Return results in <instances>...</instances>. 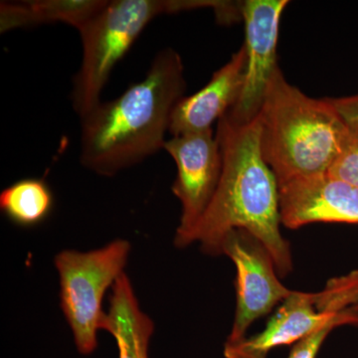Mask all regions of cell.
<instances>
[{
  "label": "cell",
  "instance_id": "52a82bcc",
  "mask_svg": "<svg viewBox=\"0 0 358 358\" xmlns=\"http://www.w3.org/2000/svg\"><path fill=\"white\" fill-rule=\"evenodd\" d=\"M164 150L176 162L173 194L181 203L174 237L178 248L189 246L193 231L208 208L222 173V157L213 129L173 136Z\"/></svg>",
  "mask_w": 358,
  "mask_h": 358
},
{
  "label": "cell",
  "instance_id": "8992f818",
  "mask_svg": "<svg viewBox=\"0 0 358 358\" xmlns=\"http://www.w3.org/2000/svg\"><path fill=\"white\" fill-rule=\"evenodd\" d=\"M221 255L229 257L236 268V310L225 345L247 338L249 327L272 312L294 293L280 281L268 250L248 231H231L224 238Z\"/></svg>",
  "mask_w": 358,
  "mask_h": 358
},
{
  "label": "cell",
  "instance_id": "9a60e30c",
  "mask_svg": "<svg viewBox=\"0 0 358 358\" xmlns=\"http://www.w3.org/2000/svg\"><path fill=\"white\" fill-rule=\"evenodd\" d=\"M358 326L357 313L352 307L346 308L324 326L294 343L288 358H317L329 334L336 327Z\"/></svg>",
  "mask_w": 358,
  "mask_h": 358
},
{
  "label": "cell",
  "instance_id": "7c38bea8",
  "mask_svg": "<svg viewBox=\"0 0 358 358\" xmlns=\"http://www.w3.org/2000/svg\"><path fill=\"white\" fill-rule=\"evenodd\" d=\"M100 329L115 338L119 358H150L154 322L141 310L133 285L124 273L113 286L110 308L103 315Z\"/></svg>",
  "mask_w": 358,
  "mask_h": 358
},
{
  "label": "cell",
  "instance_id": "6da1fadb",
  "mask_svg": "<svg viewBox=\"0 0 358 358\" xmlns=\"http://www.w3.org/2000/svg\"><path fill=\"white\" fill-rule=\"evenodd\" d=\"M259 117L238 124L228 115L218 122L216 138L222 173L215 194L190 237L209 255H221L231 231H248L268 250L280 277L293 271L291 245L282 236L279 183L264 159Z\"/></svg>",
  "mask_w": 358,
  "mask_h": 358
},
{
  "label": "cell",
  "instance_id": "ac0fdd59",
  "mask_svg": "<svg viewBox=\"0 0 358 358\" xmlns=\"http://www.w3.org/2000/svg\"><path fill=\"white\" fill-rule=\"evenodd\" d=\"M352 306L353 308H355V312H357V315H358V280H357V288H355V296H353Z\"/></svg>",
  "mask_w": 358,
  "mask_h": 358
},
{
  "label": "cell",
  "instance_id": "2e32d148",
  "mask_svg": "<svg viewBox=\"0 0 358 358\" xmlns=\"http://www.w3.org/2000/svg\"><path fill=\"white\" fill-rule=\"evenodd\" d=\"M348 126L343 148L327 173L358 187V124Z\"/></svg>",
  "mask_w": 358,
  "mask_h": 358
},
{
  "label": "cell",
  "instance_id": "8fae6325",
  "mask_svg": "<svg viewBox=\"0 0 358 358\" xmlns=\"http://www.w3.org/2000/svg\"><path fill=\"white\" fill-rule=\"evenodd\" d=\"M246 63V49L242 45L203 88L179 101L171 115L169 133L176 136L212 129V124L220 121L239 99Z\"/></svg>",
  "mask_w": 358,
  "mask_h": 358
},
{
  "label": "cell",
  "instance_id": "7a4b0ae2",
  "mask_svg": "<svg viewBox=\"0 0 358 358\" xmlns=\"http://www.w3.org/2000/svg\"><path fill=\"white\" fill-rule=\"evenodd\" d=\"M185 88L180 54L173 48L159 51L141 81L81 120V164L112 176L164 150Z\"/></svg>",
  "mask_w": 358,
  "mask_h": 358
},
{
  "label": "cell",
  "instance_id": "ba28073f",
  "mask_svg": "<svg viewBox=\"0 0 358 358\" xmlns=\"http://www.w3.org/2000/svg\"><path fill=\"white\" fill-rule=\"evenodd\" d=\"M288 0H245L241 20L245 26L247 63L243 89L228 117L248 124L260 114L266 92L278 65L280 23Z\"/></svg>",
  "mask_w": 358,
  "mask_h": 358
},
{
  "label": "cell",
  "instance_id": "5bb4252c",
  "mask_svg": "<svg viewBox=\"0 0 358 358\" xmlns=\"http://www.w3.org/2000/svg\"><path fill=\"white\" fill-rule=\"evenodd\" d=\"M53 207V192L44 179H20L0 193L2 213L20 227L39 225L50 216Z\"/></svg>",
  "mask_w": 358,
  "mask_h": 358
},
{
  "label": "cell",
  "instance_id": "9c48e42d",
  "mask_svg": "<svg viewBox=\"0 0 358 358\" xmlns=\"http://www.w3.org/2000/svg\"><path fill=\"white\" fill-rule=\"evenodd\" d=\"M348 308V301L329 286L317 293L294 291L261 333L224 345V357L268 358L272 350L294 345Z\"/></svg>",
  "mask_w": 358,
  "mask_h": 358
},
{
  "label": "cell",
  "instance_id": "e0dca14e",
  "mask_svg": "<svg viewBox=\"0 0 358 358\" xmlns=\"http://www.w3.org/2000/svg\"><path fill=\"white\" fill-rule=\"evenodd\" d=\"M348 124H358V90L353 95L329 98Z\"/></svg>",
  "mask_w": 358,
  "mask_h": 358
},
{
  "label": "cell",
  "instance_id": "5b68a950",
  "mask_svg": "<svg viewBox=\"0 0 358 358\" xmlns=\"http://www.w3.org/2000/svg\"><path fill=\"white\" fill-rule=\"evenodd\" d=\"M129 252V242L117 239L101 249L66 250L55 257L61 310L80 355H92L98 348L96 334L105 315L103 296L124 274Z\"/></svg>",
  "mask_w": 358,
  "mask_h": 358
},
{
  "label": "cell",
  "instance_id": "4fadbf2b",
  "mask_svg": "<svg viewBox=\"0 0 358 358\" xmlns=\"http://www.w3.org/2000/svg\"><path fill=\"white\" fill-rule=\"evenodd\" d=\"M107 0H28L2 1L1 33L35 26L65 23L79 30L107 4Z\"/></svg>",
  "mask_w": 358,
  "mask_h": 358
},
{
  "label": "cell",
  "instance_id": "277c9868",
  "mask_svg": "<svg viewBox=\"0 0 358 358\" xmlns=\"http://www.w3.org/2000/svg\"><path fill=\"white\" fill-rule=\"evenodd\" d=\"M192 0H114L78 31L83 57L73 80V109L84 119L102 101L101 95L115 65L126 56L143 30L164 14L193 10Z\"/></svg>",
  "mask_w": 358,
  "mask_h": 358
},
{
  "label": "cell",
  "instance_id": "30bf717a",
  "mask_svg": "<svg viewBox=\"0 0 358 358\" xmlns=\"http://www.w3.org/2000/svg\"><path fill=\"white\" fill-rule=\"evenodd\" d=\"M282 225L298 229L313 223L358 224V187L329 173L279 185Z\"/></svg>",
  "mask_w": 358,
  "mask_h": 358
},
{
  "label": "cell",
  "instance_id": "3957f363",
  "mask_svg": "<svg viewBox=\"0 0 358 358\" xmlns=\"http://www.w3.org/2000/svg\"><path fill=\"white\" fill-rule=\"evenodd\" d=\"M258 117L261 152L279 185L329 173L348 134V124L329 98L306 95L280 67Z\"/></svg>",
  "mask_w": 358,
  "mask_h": 358
}]
</instances>
